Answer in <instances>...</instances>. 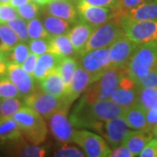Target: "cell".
<instances>
[{
  "instance_id": "23",
  "label": "cell",
  "mask_w": 157,
  "mask_h": 157,
  "mask_svg": "<svg viewBox=\"0 0 157 157\" xmlns=\"http://www.w3.org/2000/svg\"><path fill=\"white\" fill-rule=\"evenodd\" d=\"M49 41L48 52H51L59 58L71 57L75 53L73 45L70 42L67 34H62L51 37Z\"/></svg>"
},
{
  "instance_id": "38",
  "label": "cell",
  "mask_w": 157,
  "mask_h": 157,
  "mask_svg": "<svg viewBox=\"0 0 157 157\" xmlns=\"http://www.w3.org/2000/svg\"><path fill=\"white\" fill-rule=\"evenodd\" d=\"M139 88L157 87V73L155 70H150L134 79Z\"/></svg>"
},
{
  "instance_id": "27",
  "label": "cell",
  "mask_w": 157,
  "mask_h": 157,
  "mask_svg": "<svg viewBox=\"0 0 157 157\" xmlns=\"http://www.w3.org/2000/svg\"><path fill=\"white\" fill-rule=\"evenodd\" d=\"M20 40L16 33L6 24L0 23V51L7 54Z\"/></svg>"
},
{
  "instance_id": "21",
  "label": "cell",
  "mask_w": 157,
  "mask_h": 157,
  "mask_svg": "<svg viewBox=\"0 0 157 157\" xmlns=\"http://www.w3.org/2000/svg\"><path fill=\"white\" fill-rule=\"evenodd\" d=\"M146 113L142 107L135 103L130 107H126L122 117L130 128L136 130H150L147 123Z\"/></svg>"
},
{
  "instance_id": "43",
  "label": "cell",
  "mask_w": 157,
  "mask_h": 157,
  "mask_svg": "<svg viewBox=\"0 0 157 157\" xmlns=\"http://www.w3.org/2000/svg\"><path fill=\"white\" fill-rule=\"evenodd\" d=\"M141 157H157V139L150 140L139 154Z\"/></svg>"
},
{
  "instance_id": "9",
  "label": "cell",
  "mask_w": 157,
  "mask_h": 157,
  "mask_svg": "<svg viewBox=\"0 0 157 157\" xmlns=\"http://www.w3.org/2000/svg\"><path fill=\"white\" fill-rule=\"evenodd\" d=\"M77 11L80 20L90 25L94 29L109 21L114 16L113 9L93 6L83 0L78 1Z\"/></svg>"
},
{
  "instance_id": "2",
  "label": "cell",
  "mask_w": 157,
  "mask_h": 157,
  "mask_svg": "<svg viewBox=\"0 0 157 157\" xmlns=\"http://www.w3.org/2000/svg\"><path fill=\"white\" fill-rule=\"evenodd\" d=\"M24 103L48 120L58 111H68L73 102L66 95L56 96L44 92L41 88H36L32 94L24 97Z\"/></svg>"
},
{
  "instance_id": "54",
  "label": "cell",
  "mask_w": 157,
  "mask_h": 157,
  "mask_svg": "<svg viewBox=\"0 0 157 157\" xmlns=\"http://www.w3.org/2000/svg\"><path fill=\"white\" fill-rule=\"evenodd\" d=\"M154 70H155V71L157 73V64H156V66H155V69H154Z\"/></svg>"
},
{
  "instance_id": "16",
  "label": "cell",
  "mask_w": 157,
  "mask_h": 157,
  "mask_svg": "<svg viewBox=\"0 0 157 157\" xmlns=\"http://www.w3.org/2000/svg\"><path fill=\"white\" fill-rule=\"evenodd\" d=\"M114 17H121L128 20L135 21L157 19V0H146L140 6L123 12L116 11Z\"/></svg>"
},
{
  "instance_id": "51",
  "label": "cell",
  "mask_w": 157,
  "mask_h": 157,
  "mask_svg": "<svg viewBox=\"0 0 157 157\" xmlns=\"http://www.w3.org/2000/svg\"><path fill=\"white\" fill-rule=\"evenodd\" d=\"M152 130H153V134H154V135L155 136V138L157 139V126L154 127V128H152Z\"/></svg>"
},
{
  "instance_id": "52",
  "label": "cell",
  "mask_w": 157,
  "mask_h": 157,
  "mask_svg": "<svg viewBox=\"0 0 157 157\" xmlns=\"http://www.w3.org/2000/svg\"><path fill=\"white\" fill-rule=\"evenodd\" d=\"M11 0H0V3H9Z\"/></svg>"
},
{
  "instance_id": "34",
  "label": "cell",
  "mask_w": 157,
  "mask_h": 157,
  "mask_svg": "<svg viewBox=\"0 0 157 157\" xmlns=\"http://www.w3.org/2000/svg\"><path fill=\"white\" fill-rule=\"evenodd\" d=\"M6 24L16 33L20 41L26 43L30 40L27 32V22L25 21L21 17L17 16Z\"/></svg>"
},
{
  "instance_id": "39",
  "label": "cell",
  "mask_w": 157,
  "mask_h": 157,
  "mask_svg": "<svg viewBox=\"0 0 157 157\" xmlns=\"http://www.w3.org/2000/svg\"><path fill=\"white\" fill-rule=\"evenodd\" d=\"M28 47L30 52L39 56L45 52H48L49 41L45 39H30L28 41Z\"/></svg>"
},
{
  "instance_id": "25",
  "label": "cell",
  "mask_w": 157,
  "mask_h": 157,
  "mask_svg": "<svg viewBox=\"0 0 157 157\" xmlns=\"http://www.w3.org/2000/svg\"><path fill=\"white\" fill-rule=\"evenodd\" d=\"M60 58L51 52H45L38 58L37 66L34 71L33 78L35 80H41L47 73H49L57 67V65L59 61Z\"/></svg>"
},
{
  "instance_id": "41",
  "label": "cell",
  "mask_w": 157,
  "mask_h": 157,
  "mask_svg": "<svg viewBox=\"0 0 157 157\" xmlns=\"http://www.w3.org/2000/svg\"><path fill=\"white\" fill-rule=\"evenodd\" d=\"M54 156L59 157H83L85 155L77 147H63L55 153Z\"/></svg>"
},
{
  "instance_id": "31",
  "label": "cell",
  "mask_w": 157,
  "mask_h": 157,
  "mask_svg": "<svg viewBox=\"0 0 157 157\" xmlns=\"http://www.w3.org/2000/svg\"><path fill=\"white\" fill-rule=\"evenodd\" d=\"M145 111L157 104V87H143L139 88L137 102Z\"/></svg>"
},
{
  "instance_id": "50",
  "label": "cell",
  "mask_w": 157,
  "mask_h": 157,
  "mask_svg": "<svg viewBox=\"0 0 157 157\" xmlns=\"http://www.w3.org/2000/svg\"><path fill=\"white\" fill-rule=\"evenodd\" d=\"M34 3H36L37 5L39 6H45V5H47L50 1L49 0H31Z\"/></svg>"
},
{
  "instance_id": "3",
  "label": "cell",
  "mask_w": 157,
  "mask_h": 157,
  "mask_svg": "<svg viewBox=\"0 0 157 157\" xmlns=\"http://www.w3.org/2000/svg\"><path fill=\"white\" fill-rule=\"evenodd\" d=\"M124 69L113 67L107 69L97 80L90 84L84 92L82 99L89 103L109 99L119 86V80Z\"/></svg>"
},
{
  "instance_id": "8",
  "label": "cell",
  "mask_w": 157,
  "mask_h": 157,
  "mask_svg": "<svg viewBox=\"0 0 157 157\" xmlns=\"http://www.w3.org/2000/svg\"><path fill=\"white\" fill-rule=\"evenodd\" d=\"M80 56V67L91 75L93 82L112 67L109 47L90 51Z\"/></svg>"
},
{
  "instance_id": "55",
  "label": "cell",
  "mask_w": 157,
  "mask_h": 157,
  "mask_svg": "<svg viewBox=\"0 0 157 157\" xmlns=\"http://www.w3.org/2000/svg\"><path fill=\"white\" fill-rule=\"evenodd\" d=\"M5 75H0V81H1V79H2V78L4 77Z\"/></svg>"
},
{
  "instance_id": "4",
  "label": "cell",
  "mask_w": 157,
  "mask_h": 157,
  "mask_svg": "<svg viewBox=\"0 0 157 157\" xmlns=\"http://www.w3.org/2000/svg\"><path fill=\"white\" fill-rule=\"evenodd\" d=\"M157 64V40L139 45L130 59L127 71L133 80L154 70Z\"/></svg>"
},
{
  "instance_id": "24",
  "label": "cell",
  "mask_w": 157,
  "mask_h": 157,
  "mask_svg": "<svg viewBox=\"0 0 157 157\" xmlns=\"http://www.w3.org/2000/svg\"><path fill=\"white\" fill-rule=\"evenodd\" d=\"M22 132L16 121L12 117H0L1 143L17 141L21 139Z\"/></svg>"
},
{
  "instance_id": "37",
  "label": "cell",
  "mask_w": 157,
  "mask_h": 157,
  "mask_svg": "<svg viewBox=\"0 0 157 157\" xmlns=\"http://www.w3.org/2000/svg\"><path fill=\"white\" fill-rule=\"evenodd\" d=\"M15 97H21L17 86L10 78L4 76L0 81V98L6 99Z\"/></svg>"
},
{
  "instance_id": "6",
  "label": "cell",
  "mask_w": 157,
  "mask_h": 157,
  "mask_svg": "<svg viewBox=\"0 0 157 157\" xmlns=\"http://www.w3.org/2000/svg\"><path fill=\"white\" fill-rule=\"evenodd\" d=\"M114 17L119 20L125 35L135 44L142 45L157 40V19L135 21Z\"/></svg>"
},
{
  "instance_id": "45",
  "label": "cell",
  "mask_w": 157,
  "mask_h": 157,
  "mask_svg": "<svg viewBox=\"0 0 157 157\" xmlns=\"http://www.w3.org/2000/svg\"><path fill=\"white\" fill-rule=\"evenodd\" d=\"M146 117L147 127L150 130H152L154 127L157 126V104L147 111Z\"/></svg>"
},
{
  "instance_id": "47",
  "label": "cell",
  "mask_w": 157,
  "mask_h": 157,
  "mask_svg": "<svg viewBox=\"0 0 157 157\" xmlns=\"http://www.w3.org/2000/svg\"><path fill=\"white\" fill-rule=\"evenodd\" d=\"M111 157H134L135 155L129 150L127 147L118 146L117 147H114L113 150H111V153L109 155Z\"/></svg>"
},
{
  "instance_id": "29",
  "label": "cell",
  "mask_w": 157,
  "mask_h": 157,
  "mask_svg": "<svg viewBox=\"0 0 157 157\" xmlns=\"http://www.w3.org/2000/svg\"><path fill=\"white\" fill-rule=\"evenodd\" d=\"M57 70L60 73L62 78L66 84V88L70 84L71 78L73 77V73L78 68L77 61L72 57H66L59 59L57 65Z\"/></svg>"
},
{
  "instance_id": "14",
  "label": "cell",
  "mask_w": 157,
  "mask_h": 157,
  "mask_svg": "<svg viewBox=\"0 0 157 157\" xmlns=\"http://www.w3.org/2000/svg\"><path fill=\"white\" fill-rule=\"evenodd\" d=\"M129 132V127L122 116L104 121L103 135L109 146L116 147L121 144L125 136Z\"/></svg>"
},
{
  "instance_id": "36",
  "label": "cell",
  "mask_w": 157,
  "mask_h": 157,
  "mask_svg": "<svg viewBox=\"0 0 157 157\" xmlns=\"http://www.w3.org/2000/svg\"><path fill=\"white\" fill-rule=\"evenodd\" d=\"M17 15L25 21L28 22L30 20L38 17L39 12V5L33 1H29L28 3L19 6L17 8Z\"/></svg>"
},
{
  "instance_id": "57",
  "label": "cell",
  "mask_w": 157,
  "mask_h": 157,
  "mask_svg": "<svg viewBox=\"0 0 157 157\" xmlns=\"http://www.w3.org/2000/svg\"><path fill=\"white\" fill-rule=\"evenodd\" d=\"M0 143H1V140H0Z\"/></svg>"
},
{
  "instance_id": "26",
  "label": "cell",
  "mask_w": 157,
  "mask_h": 157,
  "mask_svg": "<svg viewBox=\"0 0 157 157\" xmlns=\"http://www.w3.org/2000/svg\"><path fill=\"white\" fill-rule=\"evenodd\" d=\"M138 91L139 88H124L118 86L109 99L120 106L130 107L137 102Z\"/></svg>"
},
{
  "instance_id": "28",
  "label": "cell",
  "mask_w": 157,
  "mask_h": 157,
  "mask_svg": "<svg viewBox=\"0 0 157 157\" xmlns=\"http://www.w3.org/2000/svg\"><path fill=\"white\" fill-rule=\"evenodd\" d=\"M43 25L51 37L67 34L70 31V22L55 16H46L44 18Z\"/></svg>"
},
{
  "instance_id": "46",
  "label": "cell",
  "mask_w": 157,
  "mask_h": 157,
  "mask_svg": "<svg viewBox=\"0 0 157 157\" xmlns=\"http://www.w3.org/2000/svg\"><path fill=\"white\" fill-rule=\"evenodd\" d=\"M83 1L93 6H101L110 9H115L118 5V0H83Z\"/></svg>"
},
{
  "instance_id": "5",
  "label": "cell",
  "mask_w": 157,
  "mask_h": 157,
  "mask_svg": "<svg viewBox=\"0 0 157 157\" xmlns=\"http://www.w3.org/2000/svg\"><path fill=\"white\" fill-rule=\"evenodd\" d=\"M123 34L125 33L119 20L116 17H113L94 30L80 55L95 49L109 47Z\"/></svg>"
},
{
  "instance_id": "7",
  "label": "cell",
  "mask_w": 157,
  "mask_h": 157,
  "mask_svg": "<svg viewBox=\"0 0 157 157\" xmlns=\"http://www.w3.org/2000/svg\"><path fill=\"white\" fill-rule=\"evenodd\" d=\"M73 141L80 147L86 156H109L111 149L101 136L87 130H74Z\"/></svg>"
},
{
  "instance_id": "56",
  "label": "cell",
  "mask_w": 157,
  "mask_h": 157,
  "mask_svg": "<svg viewBox=\"0 0 157 157\" xmlns=\"http://www.w3.org/2000/svg\"><path fill=\"white\" fill-rule=\"evenodd\" d=\"M49 1L51 2V1H57V0H49Z\"/></svg>"
},
{
  "instance_id": "35",
  "label": "cell",
  "mask_w": 157,
  "mask_h": 157,
  "mask_svg": "<svg viewBox=\"0 0 157 157\" xmlns=\"http://www.w3.org/2000/svg\"><path fill=\"white\" fill-rule=\"evenodd\" d=\"M22 105V102L17 97L2 99L1 117H12L13 114L23 107Z\"/></svg>"
},
{
  "instance_id": "1",
  "label": "cell",
  "mask_w": 157,
  "mask_h": 157,
  "mask_svg": "<svg viewBox=\"0 0 157 157\" xmlns=\"http://www.w3.org/2000/svg\"><path fill=\"white\" fill-rule=\"evenodd\" d=\"M12 118L16 121L26 140L40 145L45 140L47 128L44 117L28 106L20 107Z\"/></svg>"
},
{
  "instance_id": "44",
  "label": "cell",
  "mask_w": 157,
  "mask_h": 157,
  "mask_svg": "<svg viewBox=\"0 0 157 157\" xmlns=\"http://www.w3.org/2000/svg\"><path fill=\"white\" fill-rule=\"evenodd\" d=\"M38 58L39 56L34 54L33 52H30L27 58L25 59V60L23 62L22 66L23 69L27 72L30 74H33L34 71H35V68L37 66V62H38Z\"/></svg>"
},
{
  "instance_id": "18",
  "label": "cell",
  "mask_w": 157,
  "mask_h": 157,
  "mask_svg": "<svg viewBox=\"0 0 157 157\" xmlns=\"http://www.w3.org/2000/svg\"><path fill=\"white\" fill-rule=\"evenodd\" d=\"M94 30V28L90 25L80 20V22L75 25L73 28L69 31L67 36L76 54H81Z\"/></svg>"
},
{
  "instance_id": "40",
  "label": "cell",
  "mask_w": 157,
  "mask_h": 157,
  "mask_svg": "<svg viewBox=\"0 0 157 157\" xmlns=\"http://www.w3.org/2000/svg\"><path fill=\"white\" fill-rule=\"evenodd\" d=\"M17 8L11 3H0V23H7L17 17Z\"/></svg>"
},
{
  "instance_id": "22",
  "label": "cell",
  "mask_w": 157,
  "mask_h": 157,
  "mask_svg": "<svg viewBox=\"0 0 157 157\" xmlns=\"http://www.w3.org/2000/svg\"><path fill=\"white\" fill-rule=\"evenodd\" d=\"M40 81V88L44 92L56 96H64L66 93V84L60 73L54 68L47 73Z\"/></svg>"
},
{
  "instance_id": "15",
  "label": "cell",
  "mask_w": 157,
  "mask_h": 157,
  "mask_svg": "<svg viewBox=\"0 0 157 157\" xmlns=\"http://www.w3.org/2000/svg\"><path fill=\"white\" fill-rule=\"evenodd\" d=\"M90 110L97 121H107L113 118L122 116L126 107L118 105L110 99H107L90 103Z\"/></svg>"
},
{
  "instance_id": "13",
  "label": "cell",
  "mask_w": 157,
  "mask_h": 157,
  "mask_svg": "<svg viewBox=\"0 0 157 157\" xmlns=\"http://www.w3.org/2000/svg\"><path fill=\"white\" fill-rule=\"evenodd\" d=\"M67 113L68 111L60 110L54 113L48 119L52 134L58 141L63 143L73 141L74 133L73 125L67 117Z\"/></svg>"
},
{
  "instance_id": "42",
  "label": "cell",
  "mask_w": 157,
  "mask_h": 157,
  "mask_svg": "<svg viewBox=\"0 0 157 157\" xmlns=\"http://www.w3.org/2000/svg\"><path fill=\"white\" fill-rule=\"evenodd\" d=\"M146 0H118L117 7L113 10H116L120 12L128 11L130 9H133L136 6H140Z\"/></svg>"
},
{
  "instance_id": "10",
  "label": "cell",
  "mask_w": 157,
  "mask_h": 157,
  "mask_svg": "<svg viewBox=\"0 0 157 157\" xmlns=\"http://www.w3.org/2000/svg\"><path fill=\"white\" fill-rule=\"evenodd\" d=\"M69 120L76 128H89L98 133H103L104 121H97L93 116L90 110V103L85 101L82 98L70 114Z\"/></svg>"
},
{
  "instance_id": "20",
  "label": "cell",
  "mask_w": 157,
  "mask_h": 157,
  "mask_svg": "<svg viewBox=\"0 0 157 157\" xmlns=\"http://www.w3.org/2000/svg\"><path fill=\"white\" fill-rule=\"evenodd\" d=\"M152 139L150 130H137L129 131L121 142V145L127 147L135 156H139V154Z\"/></svg>"
},
{
  "instance_id": "17",
  "label": "cell",
  "mask_w": 157,
  "mask_h": 157,
  "mask_svg": "<svg viewBox=\"0 0 157 157\" xmlns=\"http://www.w3.org/2000/svg\"><path fill=\"white\" fill-rule=\"evenodd\" d=\"M91 83H93V78L91 75L81 67H78L73 73L70 84L66 88L65 95L73 102V101H75L78 98V96L84 93Z\"/></svg>"
},
{
  "instance_id": "32",
  "label": "cell",
  "mask_w": 157,
  "mask_h": 157,
  "mask_svg": "<svg viewBox=\"0 0 157 157\" xmlns=\"http://www.w3.org/2000/svg\"><path fill=\"white\" fill-rule=\"evenodd\" d=\"M29 53L30 50L28 45H26L25 42L19 41L9 53L6 54V56L8 62L22 65L23 62L25 60V59L29 55Z\"/></svg>"
},
{
  "instance_id": "33",
  "label": "cell",
  "mask_w": 157,
  "mask_h": 157,
  "mask_svg": "<svg viewBox=\"0 0 157 157\" xmlns=\"http://www.w3.org/2000/svg\"><path fill=\"white\" fill-rule=\"evenodd\" d=\"M27 32H28L29 39H49L51 38V35L45 30L43 23L41 22L39 18L37 17L27 22Z\"/></svg>"
},
{
  "instance_id": "12",
  "label": "cell",
  "mask_w": 157,
  "mask_h": 157,
  "mask_svg": "<svg viewBox=\"0 0 157 157\" xmlns=\"http://www.w3.org/2000/svg\"><path fill=\"white\" fill-rule=\"evenodd\" d=\"M6 77L15 84L21 97L29 95L37 88L33 76L25 72L21 65L9 62Z\"/></svg>"
},
{
  "instance_id": "11",
  "label": "cell",
  "mask_w": 157,
  "mask_h": 157,
  "mask_svg": "<svg viewBox=\"0 0 157 157\" xmlns=\"http://www.w3.org/2000/svg\"><path fill=\"white\" fill-rule=\"evenodd\" d=\"M139 45L135 44L125 34L109 46L113 67L127 68L130 59Z\"/></svg>"
},
{
  "instance_id": "19",
  "label": "cell",
  "mask_w": 157,
  "mask_h": 157,
  "mask_svg": "<svg viewBox=\"0 0 157 157\" xmlns=\"http://www.w3.org/2000/svg\"><path fill=\"white\" fill-rule=\"evenodd\" d=\"M47 5V11L50 15L63 18L70 23H75L78 20V11L70 0L51 1Z\"/></svg>"
},
{
  "instance_id": "30",
  "label": "cell",
  "mask_w": 157,
  "mask_h": 157,
  "mask_svg": "<svg viewBox=\"0 0 157 157\" xmlns=\"http://www.w3.org/2000/svg\"><path fill=\"white\" fill-rule=\"evenodd\" d=\"M13 153L18 156L25 157H43L47 155V150L44 147H40L36 144L18 143L14 147Z\"/></svg>"
},
{
  "instance_id": "48",
  "label": "cell",
  "mask_w": 157,
  "mask_h": 157,
  "mask_svg": "<svg viewBox=\"0 0 157 157\" xmlns=\"http://www.w3.org/2000/svg\"><path fill=\"white\" fill-rule=\"evenodd\" d=\"M8 60L6 59V54L0 51V75H6L8 67Z\"/></svg>"
},
{
  "instance_id": "49",
  "label": "cell",
  "mask_w": 157,
  "mask_h": 157,
  "mask_svg": "<svg viewBox=\"0 0 157 157\" xmlns=\"http://www.w3.org/2000/svg\"><path fill=\"white\" fill-rule=\"evenodd\" d=\"M29 1H31V0H11L10 3H11V5H12L15 8H17V7H19V6H23V5H25V4H26V3H28Z\"/></svg>"
},
{
  "instance_id": "53",
  "label": "cell",
  "mask_w": 157,
  "mask_h": 157,
  "mask_svg": "<svg viewBox=\"0 0 157 157\" xmlns=\"http://www.w3.org/2000/svg\"><path fill=\"white\" fill-rule=\"evenodd\" d=\"M1 105H2V99L0 98V117H1Z\"/></svg>"
}]
</instances>
